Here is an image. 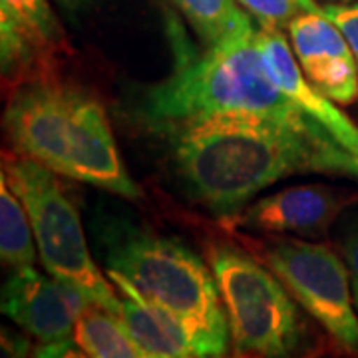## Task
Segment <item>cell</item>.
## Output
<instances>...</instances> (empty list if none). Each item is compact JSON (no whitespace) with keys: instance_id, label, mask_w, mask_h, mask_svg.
<instances>
[{"instance_id":"44dd1931","label":"cell","mask_w":358,"mask_h":358,"mask_svg":"<svg viewBox=\"0 0 358 358\" xmlns=\"http://www.w3.org/2000/svg\"><path fill=\"white\" fill-rule=\"evenodd\" d=\"M32 358H90L76 341H58V343H42L34 348Z\"/></svg>"},{"instance_id":"ac0fdd59","label":"cell","mask_w":358,"mask_h":358,"mask_svg":"<svg viewBox=\"0 0 358 358\" xmlns=\"http://www.w3.org/2000/svg\"><path fill=\"white\" fill-rule=\"evenodd\" d=\"M341 251L345 257V265L348 268L355 307L358 310V209L350 211L341 225Z\"/></svg>"},{"instance_id":"5b68a950","label":"cell","mask_w":358,"mask_h":358,"mask_svg":"<svg viewBox=\"0 0 358 358\" xmlns=\"http://www.w3.org/2000/svg\"><path fill=\"white\" fill-rule=\"evenodd\" d=\"M231 338L239 355L299 358L307 348V329L299 303L271 268L229 243L207 247Z\"/></svg>"},{"instance_id":"9a60e30c","label":"cell","mask_w":358,"mask_h":358,"mask_svg":"<svg viewBox=\"0 0 358 358\" xmlns=\"http://www.w3.org/2000/svg\"><path fill=\"white\" fill-rule=\"evenodd\" d=\"M74 341L90 358H145L114 313L90 305L78 319Z\"/></svg>"},{"instance_id":"8fae6325","label":"cell","mask_w":358,"mask_h":358,"mask_svg":"<svg viewBox=\"0 0 358 358\" xmlns=\"http://www.w3.org/2000/svg\"><path fill=\"white\" fill-rule=\"evenodd\" d=\"M108 279L120 291V320L129 336L145 355L173 358H223L227 341L197 329L164 308L145 301L122 275L106 271Z\"/></svg>"},{"instance_id":"ffe728a7","label":"cell","mask_w":358,"mask_h":358,"mask_svg":"<svg viewBox=\"0 0 358 358\" xmlns=\"http://www.w3.org/2000/svg\"><path fill=\"white\" fill-rule=\"evenodd\" d=\"M32 345L24 333H18L10 327L0 331V358H32Z\"/></svg>"},{"instance_id":"277c9868","label":"cell","mask_w":358,"mask_h":358,"mask_svg":"<svg viewBox=\"0 0 358 358\" xmlns=\"http://www.w3.org/2000/svg\"><path fill=\"white\" fill-rule=\"evenodd\" d=\"M106 271L122 275L138 293L227 341L229 324L209 263L187 245L136 225H108L102 235Z\"/></svg>"},{"instance_id":"30bf717a","label":"cell","mask_w":358,"mask_h":358,"mask_svg":"<svg viewBox=\"0 0 358 358\" xmlns=\"http://www.w3.org/2000/svg\"><path fill=\"white\" fill-rule=\"evenodd\" d=\"M350 201L352 197L336 187L305 183L265 195L229 221L235 227L257 233L320 237L333 227Z\"/></svg>"},{"instance_id":"ba28073f","label":"cell","mask_w":358,"mask_h":358,"mask_svg":"<svg viewBox=\"0 0 358 358\" xmlns=\"http://www.w3.org/2000/svg\"><path fill=\"white\" fill-rule=\"evenodd\" d=\"M90 305L76 287L34 267L10 271L2 285V313L40 343L70 338Z\"/></svg>"},{"instance_id":"e0dca14e","label":"cell","mask_w":358,"mask_h":358,"mask_svg":"<svg viewBox=\"0 0 358 358\" xmlns=\"http://www.w3.org/2000/svg\"><path fill=\"white\" fill-rule=\"evenodd\" d=\"M255 18L261 28L287 30L296 16L305 13H324L317 0H237Z\"/></svg>"},{"instance_id":"4fadbf2b","label":"cell","mask_w":358,"mask_h":358,"mask_svg":"<svg viewBox=\"0 0 358 358\" xmlns=\"http://www.w3.org/2000/svg\"><path fill=\"white\" fill-rule=\"evenodd\" d=\"M259 42L267 60L268 72L277 82V86L305 114L315 117L345 150L358 157V126L336 106V102L308 84L282 30L259 26Z\"/></svg>"},{"instance_id":"2e32d148","label":"cell","mask_w":358,"mask_h":358,"mask_svg":"<svg viewBox=\"0 0 358 358\" xmlns=\"http://www.w3.org/2000/svg\"><path fill=\"white\" fill-rule=\"evenodd\" d=\"M193 32L207 46H213L229 34L253 24L251 18L237 6V0H171Z\"/></svg>"},{"instance_id":"5bb4252c","label":"cell","mask_w":358,"mask_h":358,"mask_svg":"<svg viewBox=\"0 0 358 358\" xmlns=\"http://www.w3.org/2000/svg\"><path fill=\"white\" fill-rule=\"evenodd\" d=\"M0 259L10 271L34 267L38 259L36 237L24 203L0 176Z\"/></svg>"},{"instance_id":"9c48e42d","label":"cell","mask_w":358,"mask_h":358,"mask_svg":"<svg viewBox=\"0 0 358 358\" xmlns=\"http://www.w3.org/2000/svg\"><path fill=\"white\" fill-rule=\"evenodd\" d=\"M66 50V32L50 0H0V60L4 82L42 78Z\"/></svg>"},{"instance_id":"d6986e66","label":"cell","mask_w":358,"mask_h":358,"mask_svg":"<svg viewBox=\"0 0 358 358\" xmlns=\"http://www.w3.org/2000/svg\"><path fill=\"white\" fill-rule=\"evenodd\" d=\"M322 8L324 16L343 32L358 66V0L348 4H324Z\"/></svg>"},{"instance_id":"603a6c76","label":"cell","mask_w":358,"mask_h":358,"mask_svg":"<svg viewBox=\"0 0 358 358\" xmlns=\"http://www.w3.org/2000/svg\"><path fill=\"white\" fill-rule=\"evenodd\" d=\"M324 4H348V2H355V0H322Z\"/></svg>"},{"instance_id":"7402d4cb","label":"cell","mask_w":358,"mask_h":358,"mask_svg":"<svg viewBox=\"0 0 358 358\" xmlns=\"http://www.w3.org/2000/svg\"><path fill=\"white\" fill-rule=\"evenodd\" d=\"M58 2H60V6L64 8L66 13L74 14V13H78V10H80V8H82V6H84L88 0H58Z\"/></svg>"},{"instance_id":"cb8c5ba5","label":"cell","mask_w":358,"mask_h":358,"mask_svg":"<svg viewBox=\"0 0 358 358\" xmlns=\"http://www.w3.org/2000/svg\"><path fill=\"white\" fill-rule=\"evenodd\" d=\"M145 358H173V357H154V355H145ZM192 358H203V357H192Z\"/></svg>"},{"instance_id":"6da1fadb","label":"cell","mask_w":358,"mask_h":358,"mask_svg":"<svg viewBox=\"0 0 358 358\" xmlns=\"http://www.w3.org/2000/svg\"><path fill=\"white\" fill-rule=\"evenodd\" d=\"M197 203L229 219L281 179L307 173L358 179V157L327 131L247 114H215L159 128Z\"/></svg>"},{"instance_id":"3957f363","label":"cell","mask_w":358,"mask_h":358,"mask_svg":"<svg viewBox=\"0 0 358 358\" xmlns=\"http://www.w3.org/2000/svg\"><path fill=\"white\" fill-rule=\"evenodd\" d=\"M141 114L155 129L205 115L247 114L327 131L277 86L253 24L207 46L199 56L179 40L171 74L148 88Z\"/></svg>"},{"instance_id":"8992f818","label":"cell","mask_w":358,"mask_h":358,"mask_svg":"<svg viewBox=\"0 0 358 358\" xmlns=\"http://www.w3.org/2000/svg\"><path fill=\"white\" fill-rule=\"evenodd\" d=\"M2 162V176L30 217L46 273L76 287L92 305L120 317L122 301L90 253L82 219L56 181V173L22 154L4 155Z\"/></svg>"},{"instance_id":"7a4b0ae2","label":"cell","mask_w":358,"mask_h":358,"mask_svg":"<svg viewBox=\"0 0 358 358\" xmlns=\"http://www.w3.org/2000/svg\"><path fill=\"white\" fill-rule=\"evenodd\" d=\"M4 128L18 154L56 176L129 201L143 197L120 155L106 110L84 90L48 78L22 82L6 103Z\"/></svg>"},{"instance_id":"52a82bcc","label":"cell","mask_w":358,"mask_h":358,"mask_svg":"<svg viewBox=\"0 0 358 358\" xmlns=\"http://www.w3.org/2000/svg\"><path fill=\"white\" fill-rule=\"evenodd\" d=\"M261 259L338 348L358 358V310L345 261L327 245L301 239L268 241Z\"/></svg>"},{"instance_id":"7c38bea8","label":"cell","mask_w":358,"mask_h":358,"mask_svg":"<svg viewBox=\"0 0 358 358\" xmlns=\"http://www.w3.org/2000/svg\"><path fill=\"white\" fill-rule=\"evenodd\" d=\"M287 38L310 86L341 106L358 98V66L343 32L324 13H305L287 26Z\"/></svg>"},{"instance_id":"d4e9b609","label":"cell","mask_w":358,"mask_h":358,"mask_svg":"<svg viewBox=\"0 0 358 358\" xmlns=\"http://www.w3.org/2000/svg\"><path fill=\"white\" fill-rule=\"evenodd\" d=\"M233 358H253V357H247V355H237V357Z\"/></svg>"}]
</instances>
